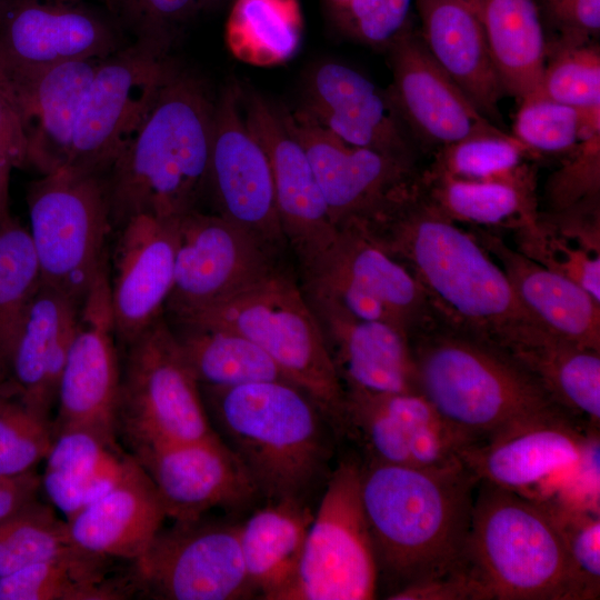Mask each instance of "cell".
Masks as SVG:
<instances>
[{"label":"cell","instance_id":"30bf717a","mask_svg":"<svg viewBox=\"0 0 600 600\" xmlns=\"http://www.w3.org/2000/svg\"><path fill=\"white\" fill-rule=\"evenodd\" d=\"M378 579L361 500V466L344 460L328 479L283 600H369Z\"/></svg>","mask_w":600,"mask_h":600},{"label":"cell","instance_id":"d590c367","mask_svg":"<svg viewBox=\"0 0 600 600\" xmlns=\"http://www.w3.org/2000/svg\"><path fill=\"white\" fill-rule=\"evenodd\" d=\"M312 519L301 500L283 499L256 511L239 526L244 566L254 593L283 600L296 578Z\"/></svg>","mask_w":600,"mask_h":600},{"label":"cell","instance_id":"484cf974","mask_svg":"<svg viewBox=\"0 0 600 600\" xmlns=\"http://www.w3.org/2000/svg\"><path fill=\"white\" fill-rule=\"evenodd\" d=\"M303 291L344 390L419 392L408 333L387 322L356 318L333 299Z\"/></svg>","mask_w":600,"mask_h":600},{"label":"cell","instance_id":"83f0119b","mask_svg":"<svg viewBox=\"0 0 600 600\" xmlns=\"http://www.w3.org/2000/svg\"><path fill=\"white\" fill-rule=\"evenodd\" d=\"M79 304L41 283L18 330L6 367V387L49 414L74 334Z\"/></svg>","mask_w":600,"mask_h":600},{"label":"cell","instance_id":"cb8c5ba5","mask_svg":"<svg viewBox=\"0 0 600 600\" xmlns=\"http://www.w3.org/2000/svg\"><path fill=\"white\" fill-rule=\"evenodd\" d=\"M298 110L349 146L418 161L419 147L387 92L344 63L324 61L314 67Z\"/></svg>","mask_w":600,"mask_h":600},{"label":"cell","instance_id":"91938a15","mask_svg":"<svg viewBox=\"0 0 600 600\" xmlns=\"http://www.w3.org/2000/svg\"><path fill=\"white\" fill-rule=\"evenodd\" d=\"M4 380H6V374H4L3 370L0 368V393L3 390Z\"/></svg>","mask_w":600,"mask_h":600},{"label":"cell","instance_id":"ab89813d","mask_svg":"<svg viewBox=\"0 0 600 600\" xmlns=\"http://www.w3.org/2000/svg\"><path fill=\"white\" fill-rule=\"evenodd\" d=\"M303 33L300 0H233L224 23V43L230 54L257 68L292 60Z\"/></svg>","mask_w":600,"mask_h":600},{"label":"cell","instance_id":"d6986e66","mask_svg":"<svg viewBox=\"0 0 600 600\" xmlns=\"http://www.w3.org/2000/svg\"><path fill=\"white\" fill-rule=\"evenodd\" d=\"M116 338L106 267L79 307L57 391L54 436L83 430L117 439L121 373Z\"/></svg>","mask_w":600,"mask_h":600},{"label":"cell","instance_id":"9f6ffc18","mask_svg":"<svg viewBox=\"0 0 600 600\" xmlns=\"http://www.w3.org/2000/svg\"><path fill=\"white\" fill-rule=\"evenodd\" d=\"M481 18V0H459Z\"/></svg>","mask_w":600,"mask_h":600},{"label":"cell","instance_id":"4316f807","mask_svg":"<svg viewBox=\"0 0 600 600\" xmlns=\"http://www.w3.org/2000/svg\"><path fill=\"white\" fill-rule=\"evenodd\" d=\"M102 59L76 60L21 76H0L28 134V164L41 176L64 169L84 96Z\"/></svg>","mask_w":600,"mask_h":600},{"label":"cell","instance_id":"8fae6325","mask_svg":"<svg viewBox=\"0 0 600 600\" xmlns=\"http://www.w3.org/2000/svg\"><path fill=\"white\" fill-rule=\"evenodd\" d=\"M281 111L307 152L338 230L373 229L421 196L418 161L349 146L300 110Z\"/></svg>","mask_w":600,"mask_h":600},{"label":"cell","instance_id":"ac0fdd59","mask_svg":"<svg viewBox=\"0 0 600 600\" xmlns=\"http://www.w3.org/2000/svg\"><path fill=\"white\" fill-rule=\"evenodd\" d=\"M126 44L118 21L81 0H0V76L104 59Z\"/></svg>","mask_w":600,"mask_h":600},{"label":"cell","instance_id":"7bdbcfd3","mask_svg":"<svg viewBox=\"0 0 600 600\" xmlns=\"http://www.w3.org/2000/svg\"><path fill=\"white\" fill-rule=\"evenodd\" d=\"M533 156L501 128L478 132L436 150L427 177L486 180L509 176Z\"/></svg>","mask_w":600,"mask_h":600},{"label":"cell","instance_id":"3957f363","mask_svg":"<svg viewBox=\"0 0 600 600\" xmlns=\"http://www.w3.org/2000/svg\"><path fill=\"white\" fill-rule=\"evenodd\" d=\"M367 231L413 273L442 321L490 340L514 324L538 322L473 233L434 210L422 193Z\"/></svg>","mask_w":600,"mask_h":600},{"label":"cell","instance_id":"9c48e42d","mask_svg":"<svg viewBox=\"0 0 600 600\" xmlns=\"http://www.w3.org/2000/svg\"><path fill=\"white\" fill-rule=\"evenodd\" d=\"M118 432L130 449L193 442L216 436L200 384L174 332L160 316L128 343Z\"/></svg>","mask_w":600,"mask_h":600},{"label":"cell","instance_id":"52a82bcc","mask_svg":"<svg viewBox=\"0 0 600 600\" xmlns=\"http://www.w3.org/2000/svg\"><path fill=\"white\" fill-rule=\"evenodd\" d=\"M178 323L226 328L250 339L343 432L346 390L322 329L303 289L278 266Z\"/></svg>","mask_w":600,"mask_h":600},{"label":"cell","instance_id":"4fadbf2b","mask_svg":"<svg viewBox=\"0 0 600 600\" xmlns=\"http://www.w3.org/2000/svg\"><path fill=\"white\" fill-rule=\"evenodd\" d=\"M174 67L170 56L136 40L102 59L84 96L62 170L106 177Z\"/></svg>","mask_w":600,"mask_h":600},{"label":"cell","instance_id":"ffe728a7","mask_svg":"<svg viewBox=\"0 0 600 600\" xmlns=\"http://www.w3.org/2000/svg\"><path fill=\"white\" fill-rule=\"evenodd\" d=\"M343 432L358 438L369 462L414 468L458 460L478 443L420 392L346 390Z\"/></svg>","mask_w":600,"mask_h":600},{"label":"cell","instance_id":"11a10c76","mask_svg":"<svg viewBox=\"0 0 600 600\" xmlns=\"http://www.w3.org/2000/svg\"><path fill=\"white\" fill-rule=\"evenodd\" d=\"M42 488L34 470L20 474H0V522L37 501Z\"/></svg>","mask_w":600,"mask_h":600},{"label":"cell","instance_id":"6f0895ef","mask_svg":"<svg viewBox=\"0 0 600 600\" xmlns=\"http://www.w3.org/2000/svg\"><path fill=\"white\" fill-rule=\"evenodd\" d=\"M224 1L226 0H200L202 10L214 9L219 7L220 4H222Z\"/></svg>","mask_w":600,"mask_h":600},{"label":"cell","instance_id":"bcb514c9","mask_svg":"<svg viewBox=\"0 0 600 600\" xmlns=\"http://www.w3.org/2000/svg\"><path fill=\"white\" fill-rule=\"evenodd\" d=\"M547 51L539 90L579 109L600 108V50L593 42H554Z\"/></svg>","mask_w":600,"mask_h":600},{"label":"cell","instance_id":"f1b7e54d","mask_svg":"<svg viewBox=\"0 0 600 600\" xmlns=\"http://www.w3.org/2000/svg\"><path fill=\"white\" fill-rule=\"evenodd\" d=\"M419 34L438 66L494 124L504 90L481 18L459 0H414Z\"/></svg>","mask_w":600,"mask_h":600},{"label":"cell","instance_id":"f546056e","mask_svg":"<svg viewBox=\"0 0 600 600\" xmlns=\"http://www.w3.org/2000/svg\"><path fill=\"white\" fill-rule=\"evenodd\" d=\"M493 342L507 350L562 409L600 421V350L577 344L538 322H521Z\"/></svg>","mask_w":600,"mask_h":600},{"label":"cell","instance_id":"5b68a950","mask_svg":"<svg viewBox=\"0 0 600 600\" xmlns=\"http://www.w3.org/2000/svg\"><path fill=\"white\" fill-rule=\"evenodd\" d=\"M218 436L242 463L258 492L301 500L331 456L333 430L314 401L292 383L200 387Z\"/></svg>","mask_w":600,"mask_h":600},{"label":"cell","instance_id":"7c38bea8","mask_svg":"<svg viewBox=\"0 0 600 600\" xmlns=\"http://www.w3.org/2000/svg\"><path fill=\"white\" fill-rule=\"evenodd\" d=\"M302 271L304 290L333 299L356 318L393 324L410 339L439 319L413 273L363 228L339 229Z\"/></svg>","mask_w":600,"mask_h":600},{"label":"cell","instance_id":"f907efd6","mask_svg":"<svg viewBox=\"0 0 600 600\" xmlns=\"http://www.w3.org/2000/svg\"><path fill=\"white\" fill-rule=\"evenodd\" d=\"M543 502L563 536L569 556L586 583L591 599L600 589V517L599 511L570 507L547 500Z\"/></svg>","mask_w":600,"mask_h":600},{"label":"cell","instance_id":"5bb4252c","mask_svg":"<svg viewBox=\"0 0 600 600\" xmlns=\"http://www.w3.org/2000/svg\"><path fill=\"white\" fill-rule=\"evenodd\" d=\"M570 413L520 426L473 444L461 460L479 481L546 501L567 494L599 447L598 428L583 432Z\"/></svg>","mask_w":600,"mask_h":600},{"label":"cell","instance_id":"681fc988","mask_svg":"<svg viewBox=\"0 0 600 600\" xmlns=\"http://www.w3.org/2000/svg\"><path fill=\"white\" fill-rule=\"evenodd\" d=\"M413 0H344L331 4L334 21L351 39L387 48L409 24Z\"/></svg>","mask_w":600,"mask_h":600},{"label":"cell","instance_id":"9a60e30c","mask_svg":"<svg viewBox=\"0 0 600 600\" xmlns=\"http://www.w3.org/2000/svg\"><path fill=\"white\" fill-rule=\"evenodd\" d=\"M138 596L166 600H233L254 594L239 526L174 521L134 562Z\"/></svg>","mask_w":600,"mask_h":600},{"label":"cell","instance_id":"d6a6232c","mask_svg":"<svg viewBox=\"0 0 600 600\" xmlns=\"http://www.w3.org/2000/svg\"><path fill=\"white\" fill-rule=\"evenodd\" d=\"M138 596L134 562L78 547L0 577V600H123Z\"/></svg>","mask_w":600,"mask_h":600},{"label":"cell","instance_id":"836d02e7","mask_svg":"<svg viewBox=\"0 0 600 600\" xmlns=\"http://www.w3.org/2000/svg\"><path fill=\"white\" fill-rule=\"evenodd\" d=\"M44 460L42 488L67 518L106 494L138 467L117 439L83 430L56 434Z\"/></svg>","mask_w":600,"mask_h":600},{"label":"cell","instance_id":"7dc6e473","mask_svg":"<svg viewBox=\"0 0 600 600\" xmlns=\"http://www.w3.org/2000/svg\"><path fill=\"white\" fill-rule=\"evenodd\" d=\"M201 10L200 0H118L114 19L136 41L169 56L181 30Z\"/></svg>","mask_w":600,"mask_h":600},{"label":"cell","instance_id":"db71d44e","mask_svg":"<svg viewBox=\"0 0 600 600\" xmlns=\"http://www.w3.org/2000/svg\"><path fill=\"white\" fill-rule=\"evenodd\" d=\"M392 600H487L470 569L414 584L388 596Z\"/></svg>","mask_w":600,"mask_h":600},{"label":"cell","instance_id":"2e32d148","mask_svg":"<svg viewBox=\"0 0 600 600\" xmlns=\"http://www.w3.org/2000/svg\"><path fill=\"white\" fill-rule=\"evenodd\" d=\"M208 192L216 213L246 230L273 253L287 244L270 160L247 122L242 84L237 81L228 82L216 97Z\"/></svg>","mask_w":600,"mask_h":600},{"label":"cell","instance_id":"60d3db41","mask_svg":"<svg viewBox=\"0 0 600 600\" xmlns=\"http://www.w3.org/2000/svg\"><path fill=\"white\" fill-rule=\"evenodd\" d=\"M41 286L30 232L13 217L0 222V368L4 367L23 317Z\"/></svg>","mask_w":600,"mask_h":600},{"label":"cell","instance_id":"74e56055","mask_svg":"<svg viewBox=\"0 0 600 600\" xmlns=\"http://www.w3.org/2000/svg\"><path fill=\"white\" fill-rule=\"evenodd\" d=\"M521 253L572 280L600 301L599 212L550 214L516 230Z\"/></svg>","mask_w":600,"mask_h":600},{"label":"cell","instance_id":"94428289","mask_svg":"<svg viewBox=\"0 0 600 600\" xmlns=\"http://www.w3.org/2000/svg\"><path fill=\"white\" fill-rule=\"evenodd\" d=\"M330 4H338L344 0H328Z\"/></svg>","mask_w":600,"mask_h":600},{"label":"cell","instance_id":"b9f144b4","mask_svg":"<svg viewBox=\"0 0 600 600\" xmlns=\"http://www.w3.org/2000/svg\"><path fill=\"white\" fill-rule=\"evenodd\" d=\"M598 132L600 108H574L534 90L519 101L511 134L538 154L568 153Z\"/></svg>","mask_w":600,"mask_h":600},{"label":"cell","instance_id":"ee69618b","mask_svg":"<svg viewBox=\"0 0 600 600\" xmlns=\"http://www.w3.org/2000/svg\"><path fill=\"white\" fill-rule=\"evenodd\" d=\"M74 547L67 521L37 500L0 522V577Z\"/></svg>","mask_w":600,"mask_h":600},{"label":"cell","instance_id":"7a4b0ae2","mask_svg":"<svg viewBox=\"0 0 600 600\" xmlns=\"http://www.w3.org/2000/svg\"><path fill=\"white\" fill-rule=\"evenodd\" d=\"M216 98L176 64L141 126L104 177L112 223L179 220L208 192Z\"/></svg>","mask_w":600,"mask_h":600},{"label":"cell","instance_id":"e0dca14e","mask_svg":"<svg viewBox=\"0 0 600 600\" xmlns=\"http://www.w3.org/2000/svg\"><path fill=\"white\" fill-rule=\"evenodd\" d=\"M246 230L199 209L177 222L172 288L166 308L180 322L231 297L277 263Z\"/></svg>","mask_w":600,"mask_h":600},{"label":"cell","instance_id":"8992f818","mask_svg":"<svg viewBox=\"0 0 600 600\" xmlns=\"http://www.w3.org/2000/svg\"><path fill=\"white\" fill-rule=\"evenodd\" d=\"M468 563L488 600L591 599L547 506L484 481L474 497Z\"/></svg>","mask_w":600,"mask_h":600},{"label":"cell","instance_id":"4dcf8cb0","mask_svg":"<svg viewBox=\"0 0 600 600\" xmlns=\"http://www.w3.org/2000/svg\"><path fill=\"white\" fill-rule=\"evenodd\" d=\"M472 233L541 326L577 344L600 350V301L572 280L510 248L498 236L484 230Z\"/></svg>","mask_w":600,"mask_h":600},{"label":"cell","instance_id":"680465c9","mask_svg":"<svg viewBox=\"0 0 600 600\" xmlns=\"http://www.w3.org/2000/svg\"><path fill=\"white\" fill-rule=\"evenodd\" d=\"M99 1L102 2L108 8L110 14L114 18L118 0H99Z\"/></svg>","mask_w":600,"mask_h":600},{"label":"cell","instance_id":"603a6c76","mask_svg":"<svg viewBox=\"0 0 600 600\" xmlns=\"http://www.w3.org/2000/svg\"><path fill=\"white\" fill-rule=\"evenodd\" d=\"M131 454L174 521L199 519L214 507H240L259 493L218 433L193 442L137 447Z\"/></svg>","mask_w":600,"mask_h":600},{"label":"cell","instance_id":"e575fe53","mask_svg":"<svg viewBox=\"0 0 600 600\" xmlns=\"http://www.w3.org/2000/svg\"><path fill=\"white\" fill-rule=\"evenodd\" d=\"M421 183L423 200L453 222L516 231L539 217L534 172L527 163L509 176L486 180L422 173Z\"/></svg>","mask_w":600,"mask_h":600},{"label":"cell","instance_id":"44dd1931","mask_svg":"<svg viewBox=\"0 0 600 600\" xmlns=\"http://www.w3.org/2000/svg\"><path fill=\"white\" fill-rule=\"evenodd\" d=\"M242 106L249 127L270 160L284 239L304 268L331 246L338 229L307 152L287 126L281 107L243 86Z\"/></svg>","mask_w":600,"mask_h":600},{"label":"cell","instance_id":"277c9868","mask_svg":"<svg viewBox=\"0 0 600 600\" xmlns=\"http://www.w3.org/2000/svg\"><path fill=\"white\" fill-rule=\"evenodd\" d=\"M410 341L418 391L478 443L569 413L519 361L488 338L438 319Z\"/></svg>","mask_w":600,"mask_h":600},{"label":"cell","instance_id":"816d5d0a","mask_svg":"<svg viewBox=\"0 0 600 600\" xmlns=\"http://www.w3.org/2000/svg\"><path fill=\"white\" fill-rule=\"evenodd\" d=\"M29 141L21 113L0 86V222L11 218L9 183L13 169L28 164Z\"/></svg>","mask_w":600,"mask_h":600},{"label":"cell","instance_id":"1f68e13d","mask_svg":"<svg viewBox=\"0 0 600 600\" xmlns=\"http://www.w3.org/2000/svg\"><path fill=\"white\" fill-rule=\"evenodd\" d=\"M166 518L152 481L138 463L120 483L66 521L76 547L134 562L148 550Z\"/></svg>","mask_w":600,"mask_h":600},{"label":"cell","instance_id":"f5cc1de1","mask_svg":"<svg viewBox=\"0 0 600 600\" xmlns=\"http://www.w3.org/2000/svg\"><path fill=\"white\" fill-rule=\"evenodd\" d=\"M540 13L558 32L556 42L587 43L599 34L600 0H537Z\"/></svg>","mask_w":600,"mask_h":600},{"label":"cell","instance_id":"d4e9b609","mask_svg":"<svg viewBox=\"0 0 600 600\" xmlns=\"http://www.w3.org/2000/svg\"><path fill=\"white\" fill-rule=\"evenodd\" d=\"M177 222L138 214L120 224L109 286L116 334L127 344L166 308L173 282Z\"/></svg>","mask_w":600,"mask_h":600},{"label":"cell","instance_id":"f35d334b","mask_svg":"<svg viewBox=\"0 0 600 600\" xmlns=\"http://www.w3.org/2000/svg\"><path fill=\"white\" fill-rule=\"evenodd\" d=\"M180 327L174 334L200 387L231 388L268 381L294 384L264 350L239 332L202 324Z\"/></svg>","mask_w":600,"mask_h":600},{"label":"cell","instance_id":"6da1fadb","mask_svg":"<svg viewBox=\"0 0 600 600\" xmlns=\"http://www.w3.org/2000/svg\"><path fill=\"white\" fill-rule=\"evenodd\" d=\"M478 484L461 458L424 468L361 466V500L389 594L469 569Z\"/></svg>","mask_w":600,"mask_h":600},{"label":"cell","instance_id":"f6af8a7d","mask_svg":"<svg viewBox=\"0 0 600 600\" xmlns=\"http://www.w3.org/2000/svg\"><path fill=\"white\" fill-rule=\"evenodd\" d=\"M53 441L54 427L49 414L22 401L4 384L0 393V474L34 470Z\"/></svg>","mask_w":600,"mask_h":600},{"label":"cell","instance_id":"c3c4849f","mask_svg":"<svg viewBox=\"0 0 600 600\" xmlns=\"http://www.w3.org/2000/svg\"><path fill=\"white\" fill-rule=\"evenodd\" d=\"M568 154L547 186L552 213L598 209L600 132L579 142Z\"/></svg>","mask_w":600,"mask_h":600},{"label":"cell","instance_id":"7402d4cb","mask_svg":"<svg viewBox=\"0 0 600 600\" xmlns=\"http://www.w3.org/2000/svg\"><path fill=\"white\" fill-rule=\"evenodd\" d=\"M386 49L392 72L386 92L417 146L438 150L499 128L438 66L419 32L409 24Z\"/></svg>","mask_w":600,"mask_h":600},{"label":"cell","instance_id":"ba28073f","mask_svg":"<svg viewBox=\"0 0 600 600\" xmlns=\"http://www.w3.org/2000/svg\"><path fill=\"white\" fill-rule=\"evenodd\" d=\"M30 237L41 283L78 303L107 267L112 219L104 177L59 170L27 192Z\"/></svg>","mask_w":600,"mask_h":600},{"label":"cell","instance_id":"8d00e7d4","mask_svg":"<svg viewBox=\"0 0 600 600\" xmlns=\"http://www.w3.org/2000/svg\"><path fill=\"white\" fill-rule=\"evenodd\" d=\"M481 21L504 93L539 88L547 41L537 0H481Z\"/></svg>","mask_w":600,"mask_h":600}]
</instances>
